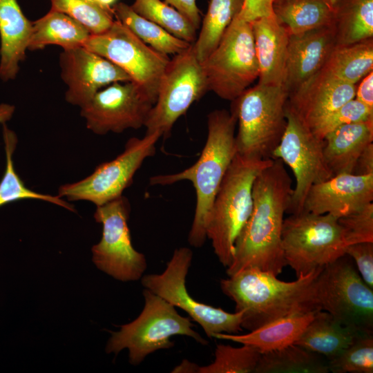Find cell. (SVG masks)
Returning <instances> with one entry per match:
<instances>
[{"instance_id":"6da1fadb","label":"cell","mask_w":373,"mask_h":373,"mask_svg":"<svg viewBox=\"0 0 373 373\" xmlns=\"http://www.w3.org/2000/svg\"><path fill=\"white\" fill-rule=\"evenodd\" d=\"M293 190L291 178L280 159H274L257 175L252 211L236 242L233 261L226 270L228 276L249 267L278 276L287 265L281 233Z\"/></svg>"},{"instance_id":"7a4b0ae2","label":"cell","mask_w":373,"mask_h":373,"mask_svg":"<svg viewBox=\"0 0 373 373\" xmlns=\"http://www.w3.org/2000/svg\"><path fill=\"white\" fill-rule=\"evenodd\" d=\"M323 267L300 275L291 282L255 267L242 269L222 279L224 294L242 312V327L256 329L279 318L322 310L316 296V280Z\"/></svg>"},{"instance_id":"3957f363","label":"cell","mask_w":373,"mask_h":373,"mask_svg":"<svg viewBox=\"0 0 373 373\" xmlns=\"http://www.w3.org/2000/svg\"><path fill=\"white\" fill-rule=\"evenodd\" d=\"M236 115L224 109L207 115V137L200 157L190 167L173 174L150 178L151 185H170L190 181L195 191L193 220L188 236L190 245L201 247L207 240L206 221L224 175L237 154Z\"/></svg>"},{"instance_id":"277c9868","label":"cell","mask_w":373,"mask_h":373,"mask_svg":"<svg viewBox=\"0 0 373 373\" xmlns=\"http://www.w3.org/2000/svg\"><path fill=\"white\" fill-rule=\"evenodd\" d=\"M273 160L237 153L221 182L205 229L215 254L225 267L233 261L236 242L251 216L255 179Z\"/></svg>"},{"instance_id":"5b68a950","label":"cell","mask_w":373,"mask_h":373,"mask_svg":"<svg viewBox=\"0 0 373 373\" xmlns=\"http://www.w3.org/2000/svg\"><path fill=\"white\" fill-rule=\"evenodd\" d=\"M289 93L284 84H258L231 101V112L238 122L236 135L240 155L272 159L285 131Z\"/></svg>"},{"instance_id":"8992f818","label":"cell","mask_w":373,"mask_h":373,"mask_svg":"<svg viewBox=\"0 0 373 373\" xmlns=\"http://www.w3.org/2000/svg\"><path fill=\"white\" fill-rule=\"evenodd\" d=\"M144 308L138 317L112 332L106 352L117 354L128 350L129 362L137 365L149 354L174 347L173 336H186L201 345L208 342L193 329L189 316H182L175 307L147 289L143 290Z\"/></svg>"},{"instance_id":"52a82bcc","label":"cell","mask_w":373,"mask_h":373,"mask_svg":"<svg viewBox=\"0 0 373 373\" xmlns=\"http://www.w3.org/2000/svg\"><path fill=\"white\" fill-rule=\"evenodd\" d=\"M282 248L297 277L345 255L347 245L338 218L302 211L284 219Z\"/></svg>"},{"instance_id":"ba28073f","label":"cell","mask_w":373,"mask_h":373,"mask_svg":"<svg viewBox=\"0 0 373 373\" xmlns=\"http://www.w3.org/2000/svg\"><path fill=\"white\" fill-rule=\"evenodd\" d=\"M209 91L233 101L258 77L251 23L238 15L202 63Z\"/></svg>"},{"instance_id":"9c48e42d","label":"cell","mask_w":373,"mask_h":373,"mask_svg":"<svg viewBox=\"0 0 373 373\" xmlns=\"http://www.w3.org/2000/svg\"><path fill=\"white\" fill-rule=\"evenodd\" d=\"M316 296L321 309L338 322L373 334V289L346 254L323 267L316 280Z\"/></svg>"},{"instance_id":"30bf717a","label":"cell","mask_w":373,"mask_h":373,"mask_svg":"<svg viewBox=\"0 0 373 373\" xmlns=\"http://www.w3.org/2000/svg\"><path fill=\"white\" fill-rule=\"evenodd\" d=\"M192 259L191 249L186 247L175 249L162 273L143 275L140 279L142 286L184 311L201 326L209 338L217 333H239L242 329V312H225L198 302L188 292L186 278Z\"/></svg>"},{"instance_id":"8fae6325","label":"cell","mask_w":373,"mask_h":373,"mask_svg":"<svg viewBox=\"0 0 373 373\" xmlns=\"http://www.w3.org/2000/svg\"><path fill=\"white\" fill-rule=\"evenodd\" d=\"M207 91L206 77L192 44L170 59L144 125L146 133L157 132L168 138L176 121Z\"/></svg>"},{"instance_id":"7c38bea8","label":"cell","mask_w":373,"mask_h":373,"mask_svg":"<svg viewBox=\"0 0 373 373\" xmlns=\"http://www.w3.org/2000/svg\"><path fill=\"white\" fill-rule=\"evenodd\" d=\"M83 46L122 68L155 103L169 55L144 43L117 20L106 31L90 35Z\"/></svg>"},{"instance_id":"4fadbf2b","label":"cell","mask_w":373,"mask_h":373,"mask_svg":"<svg viewBox=\"0 0 373 373\" xmlns=\"http://www.w3.org/2000/svg\"><path fill=\"white\" fill-rule=\"evenodd\" d=\"M160 137L157 132L146 133L142 138L131 137L115 158L99 164L81 180L60 186L57 195L69 201H88L96 206L122 195L144 160L155 154Z\"/></svg>"},{"instance_id":"5bb4252c","label":"cell","mask_w":373,"mask_h":373,"mask_svg":"<svg viewBox=\"0 0 373 373\" xmlns=\"http://www.w3.org/2000/svg\"><path fill=\"white\" fill-rule=\"evenodd\" d=\"M131 204L123 195L96 206L94 218L102 224L100 241L91 249L96 267L122 281L141 279L147 268L145 256L133 247L128 220Z\"/></svg>"},{"instance_id":"9a60e30c","label":"cell","mask_w":373,"mask_h":373,"mask_svg":"<svg viewBox=\"0 0 373 373\" xmlns=\"http://www.w3.org/2000/svg\"><path fill=\"white\" fill-rule=\"evenodd\" d=\"M287 124L281 140L272 153L294 173L296 186L287 210L290 214L303 211L310 188L333 176L323 153L324 140L317 137L294 109L286 106Z\"/></svg>"},{"instance_id":"2e32d148","label":"cell","mask_w":373,"mask_h":373,"mask_svg":"<svg viewBox=\"0 0 373 373\" xmlns=\"http://www.w3.org/2000/svg\"><path fill=\"white\" fill-rule=\"evenodd\" d=\"M153 104L133 82H115L99 90L80 108V115L86 128L97 135L120 133L144 126Z\"/></svg>"},{"instance_id":"e0dca14e","label":"cell","mask_w":373,"mask_h":373,"mask_svg":"<svg viewBox=\"0 0 373 373\" xmlns=\"http://www.w3.org/2000/svg\"><path fill=\"white\" fill-rule=\"evenodd\" d=\"M59 64L61 78L68 87L66 100L80 108L102 87L131 82L119 66L84 46L64 50L59 56Z\"/></svg>"},{"instance_id":"ac0fdd59","label":"cell","mask_w":373,"mask_h":373,"mask_svg":"<svg viewBox=\"0 0 373 373\" xmlns=\"http://www.w3.org/2000/svg\"><path fill=\"white\" fill-rule=\"evenodd\" d=\"M372 200L373 174L340 173L310 188L303 211L328 213L339 218Z\"/></svg>"},{"instance_id":"d6986e66","label":"cell","mask_w":373,"mask_h":373,"mask_svg":"<svg viewBox=\"0 0 373 373\" xmlns=\"http://www.w3.org/2000/svg\"><path fill=\"white\" fill-rule=\"evenodd\" d=\"M336 46L334 24L289 35L284 81L289 95L324 67Z\"/></svg>"},{"instance_id":"ffe728a7","label":"cell","mask_w":373,"mask_h":373,"mask_svg":"<svg viewBox=\"0 0 373 373\" xmlns=\"http://www.w3.org/2000/svg\"><path fill=\"white\" fill-rule=\"evenodd\" d=\"M356 86L338 79L322 68L289 95L288 104L311 128L317 121L355 98Z\"/></svg>"},{"instance_id":"44dd1931","label":"cell","mask_w":373,"mask_h":373,"mask_svg":"<svg viewBox=\"0 0 373 373\" xmlns=\"http://www.w3.org/2000/svg\"><path fill=\"white\" fill-rule=\"evenodd\" d=\"M259 68L258 84H284L289 34L275 15L250 22Z\"/></svg>"},{"instance_id":"7402d4cb","label":"cell","mask_w":373,"mask_h":373,"mask_svg":"<svg viewBox=\"0 0 373 373\" xmlns=\"http://www.w3.org/2000/svg\"><path fill=\"white\" fill-rule=\"evenodd\" d=\"M32 28L17 0H0V78L14 79L26 51Z\"/></svg>"},{"instance_id":"603a6c76","label":"cell","mask_w":373,"mask_h":373,"mask_svg":"<svg viewBox=\"0 0 373 373\" xmlns=\"http://www.w3.org/2000/svg\"><path fill=\"white\" fill-rule=\"evenodd\" d=\"M373 142V119L343 125L324 138L323 153L333 176L353 173L361 153Z\"/></svg>"},{"instance_id":"cb8c5ba5","label":"cell","mask_w":373,"mask_h":373,"mask_svg":"<svg viewBox=\"0 0 373 373\" xmlns=\"http://www.w3.org/2000/svg\"><path fill=\"white\" fill-rule=\"evenodd\" d=\"M316 312L287 315L247 334L217 333L213 338L250 345L261 354L267 353L294 344Z\"/></svg>"},{"instance_id":"d4e9b609","label":"cell","mask_w":373,"mask_h":373,"mask_svg":"<svg viewBox=\"0 0 373 373\" xmlns=\"http://www.w3.org/2000/svg\"><path fill=\"white\" fill-rule=\"evenodd\" d=\"M362 334L345 326L324 310L316 312L294 344L325 356L334 358Z\"/></svg>"},{"instance_id":"484cf974","label":"cell","mask_w":373,"mask_h":373,"mask_svg":"<svg viewBox=\"0 0 373 373\" xmlns=\"http://www.w3.org/2000/svg\"><path fill=\"white\" fill-rule=\"evenodd\" d=\"M32 28L28 50L43 49L57 45L64 50L83 46L90 35L88 29L68 15L49 10L44 16L32 21Z\"/></svg>"},{"instance_id":"4316f807","label":"cell","mask_w":373,"mask_h":373,"mask_svg":"<svg viewBox=\"0 0 373 373\" xmlns=\"http://www.w3.org/2000/svg\"><path fill=\"white\" fill-rule=\"evenodd\" d=\"M273 12L289 35L334 24L329 0H274Z\"/></svg>"},{"instance_id":"83f0119b","label":"cell","mask_w":373,"mask_h":373,"mask_svg":"<svg viewBox=\"0 0 373 373\" xmlns=\"http://www.w3.org/2000/svg\"><path fill=\"white\" fill-rule=\"evenodd\" d=\"M333 10L336 46L372 38L373 0H336Z\"/></svg>"},{"instance_id":"f1b7e54d","label":"cell","mask_w":373,"mask_h":373,"mask_svg":"<svg viewBox=\"0 0 373 373\" xmlns=\"http://www.w3.org/2000/svg\"><path fill=\"white\" fill-rule=\"evenodd\" d=\"M112 10L117 21L144 43L162 54L175 55L186 50L192 44L176 37L159 25L141 17L131 6L123 2L115 3Z\"/></svg>"},{"instance_id":"f546056e","label":"cell","mask_w":373,"mask_h":373,"mask_svg":"<svg viewBox=\"0 0 373 373\" xmlns=\"http://www.w3.org/2000/svg\"><path fill=\"white\" fill-rule=\"evenodd\" d=\"M329 361L296 344L262 354L255 373H327Z\"/></svg>"},{"instance_id":"4dcf8cb0","label":"cell","mask_w":373,"mask_h":373,"mask_svg":"<svg viewBox=\"0 0 373 373\" xmlns=\"http://www.w3.org/2000/svg\"><path fill=\"white\" fill-rule=\"evenodd\" d=\"M3 138L6 152V169L0 181V207L20 200L31 199L48 202L75 212V207L59 195L40 193L28 189L15 171L12 156L17 144L14 131L3 124Z\"/></svg>"},{"instance_id":"1f68e13d","label":"cell","mask_w":373,"mask_h":373,"mask_svg":"<svg viewBox=\"0 0 373 373\" xmlns=\"http://www.w3.org/2000/svg\"><path fill=\"white\" fill-rule=\"evenodd\" d=\"M373 68L372 38L336 46L323 68L338 79L355 84Z\"/></svg>"},{"instance_id":"d6a6232c","label":"cell","mask_w":373,"mask_h":373,"mask_svg":"<svg viewBox=\"0 0 373 373\" xmlns=\"http://www.w3.org/2000/svg\"><path fill=\"white\" fill-rule=\"evenodd\" d=\"M245 0H210L193 47L202 63L219 43L233 19L240 14Z\"/></svg>"},{"instance_id":"836d02e7","label":"cell","mask_w":373,"mask_h":373,"mask_svg":"<svg viewBox=\"0 0 373 373\" xmlns=\"http://www.w3.org/2000/svg\"><path fill=\"white\" fill-rule=\"evenodd\" d=\"M131 8L141 17L159 25L169 33L190 44L197 30L176 9L162 0H134Z\"/></svg>"},{"instance_id":"e575fe53","label":"cell","mask_w":373,"mask_h":373,"mask_svg":"<svg viewBox=\"0 0 373 373\" xmlns=\"http://www.w3.org/2000/svg\"><path fill=\"white\" fill-rule=\"evenodd\" d=\"M261 354L250 345L234 347L218 344L213 362L200 366L199 373H255Z\"/></svg>"},{"instance_id":"d590c367","label":"cell","mask_w":373,"mask_h":373,"mask_svg":"<svg viewBox=\"0 0 373 373\" xmlns=\"http://www.w3.org/2000/svg\"><path fill=\"white\" fill-rule=\"evenodd\" d=\"M50 10L64 13L84 26L90 35L102 33L113 21L112 8L106 9L89 0H50Z\"/></svg>"},{"instance_id":"8d00e7d4","label":"cell","mask_w":373,"mask_h":373,"mask_svg":"<svg viewBox=\"0 0 373 373\" xmlns=\"http://www.w3.org/2000/svg\"><path fill=\"white\" fill-rule=\"evenodd\" d=\"M333 373H372L373 335L362 333L337 356L329 361Z\"/></svg>"},{"instance_id":"74e56055","label":"cell","mask_w":373,"mask_h":373,"mask_svg":"<svg viewBox=\"0 0 373 373\" xmlns=\"http://www.w3.org/2000/svg\"><path fill=\"white\" fill-rule=\"evenodd\" d=\"M370 119H373V110L354 98L320 119L310 128L317 137L324 140L326 135L343 125Z\"/></svg>"},{"instance_id":"f35d334b","label":"cell","mask_w":373,"mask_h":373,"mask_svg":"<svg viewBox=\"0 0 373 373\" xmlns=\"http://www.w3.org/2000/svg\"><path fill=\"white\" fill-rule=\"evenodd\" d=\"M345 240L348 245L373 242V203L338 218Z\"/></svg>"},{"instance_id":"ab89813d","label":"cell","mask_w":373,"mask_h":373,"mask_svg":"<svg viewBox=\"0 0 373 373\" xmlns=\"http://www.w3.org/2000/svg\"><path fill=\"white\" fill-rule=\"evenodd\" d=\"M345 254L354 260L360 276L373 289V242L350 245Z\"/></svg>"},{"instance_id":"60d3db41","label":"cell","mask_w":373,"mask_h":373,"mask_svg":"<svg viewBox=\"0 0 373 373\" xmlns=\"http://www.w3.org/2000/svg\"><path fill=\"white\" fill-rule=\"evenodd\" d=\"M274 0H245L241 12L238 15L242 19L251 22L256 19L274 15Z\"/></svg>"},{"instance_id":"b9f144b4","label":"cell","mask_w":373,"mask_h":373,"mask_svg":"<svg viewBox=\"0 0 373 373\" xmlns=\"http://www.w3.org/2000/svg\"><path fill=\"white\" fill-rule=\"evenodd\" d=\"M184 15L198 30L200 28V12L196 4V0H163Z\"/></svg>"},{"instance_id":"7bdbcfd3","label":"cell","mask_w":373,"mask_h":373,"mask_svg":"<svg viewBox=\"0 0 373 373\" xmlns=\"http://www.w3.org/2000/svg\"><path fill=\"white\" fill-rule=\"evenodd\" d=\"M355 99L373 110V73L365 75L356 87Z\"/></svg>"},{"instance_id":"ee69618b","label":"cell","mask_w":373,"mask_h":373,"mask_svg":"<svg viewBox=\"0 0 373 373\" xmlns=\"http://www.w3.org/2000/svg\"><path fill=\"white\" fill-rule=\"evenodd\" d=\"M354 174H373V143L368 144L357 160Z\"/></svg>"},{"instance_id":"f6af8a7d","label":"cell","mask_w":373,"mask_h":373,"mask_svg":"<svg viewBox=\"0 0 373 373\" xmlns=\"http://www.w3.org/2000/svg\"><path fill=\"white\" fill-rule=\"evenodd\" d=\"M200 366L187 359H184L181 363L173 368L172 373H199Z\"/></svg>"},{"instance_id":"bcb514c9","label":"cell","mask_w":373,"mask_h":373,"mask_svg":"<svg viewBox=\"0 0 373 373\" xmlns=\"http://www.w3.org/2000/svg\"><path fill=\"white\" fill-rule=\"evenodd\" d=\"M15 111V107L13 105L8 104H0V124H6L9 121Z\"/></svg>"},{"instance_id":"7dc6e473","label":"cell","mask_w":373,"mask_h":373,"mask_svg":"<svg viewBox=\"0 0 373 373\" xmlns=\"http://www.w3.org/2000/svg\"><path fill=\"white\" fill-rule=\"evenodd\" d=\"M117 0H97V3L102 7L106 9H111V6H113Z\"/></svg>"},{"instance_id":"c3c4849f","label":"cell","mask_w":373,"mask_h":373,"mask_svg":"<svg viewBox=\"0 0 373 373\" xmlns=\"http://www.w3.org/2000/svg\"><path fill=\"white\" fill-rule=\"evenodd\" d=\"M331 4L333 6V4L334 3V2L336 1V0H329Z\"/></svg>"}]
</instances>
